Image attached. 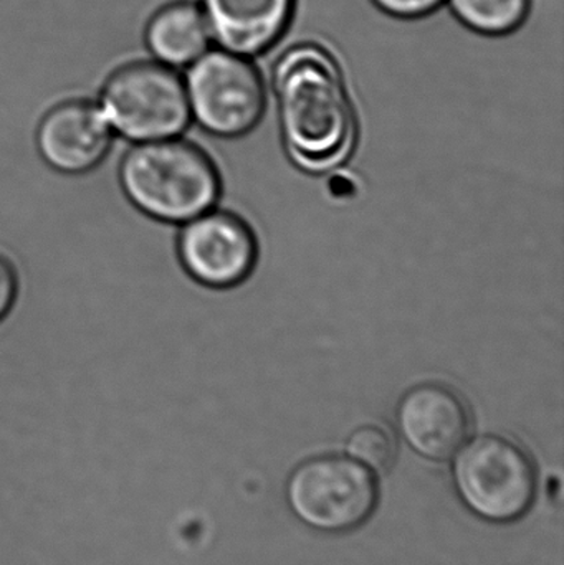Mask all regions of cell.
<instances>
[{
	"label": "cell",
	"mask_w": 564,
	"mask_h": 565,
	"mask_svg": "<svg viewBox=\"0 0 564 565\" xmlns=\"http://www.w3.org/2000/svg\"><path fill=\"white\" fill-rule=\"evenodd\" d=\"M185 89L191 118L212 138H242L264 116V83L237 53L211 52L195 60Z\"/></svg>",
	"instance_id": "8992f818"
},
{
	"label": "cell",
	"mask_w": 564,
	"mask_h": 565,
	"mask_svg": "<svg viewBox=\"0 0 564 565\" xmlns=\"http://www.w3.org/2000/svg\"><path fill=\"white\" fill-rule=\"evenodd\" d=\"M119 184L139 212L175 227L212 211L222 195L217 162L188 136L126 146Z\"/></svg>",
	"instance_id": "7a4b0ae2"
},
{
	"label": "cell",
	"mask_w": 564,
	"mask_h": 565,
	"mask_svg": "<svg viewBox=\"0 0 564 565\" xmlns=\"http://www.w3.org/2000/svg\"><path fill=\"white\" fill-rule=\"evenodd\" d=\"M295 0H204L209 30L228 52L258 55L284 35Z\"/></svg>",
	"instance_id": "30bf717a"
},
{
	"label": "cell",
	"mask_w": 564,
	"mask_h": 565,
	"mask_svg": "<svg viewBox=\"0 0 564 565\" xmlns=\"http://www.w3.org/2000/svg\"><path fill=\"white\" fill-rule=\"evenodd\" d=\"M175 250L185 274L205 288H235L257 264V241L244 218L212 211L179 225Z\"/></svg>",
	"instance_id": "52a82bcc"
},
{
	"label": "cell",
	"mask_w": 564,
	"mask_h": 565,
	"mask_svg": "<svg viewBox=\"0 0 564 565\" xmlns=\"http://www.w3.org/2000/svg\"><path fill=\"white\" fill-rule=\"evenodd\" d=\"M401 438L427 460H449L470 435V412L453 388L421 384L401 398L396 411Z\"/></svg>",
	"instance_id": "9c48e42d"
},
{
	"label": "cell",
	"mask_w": 564,
	"mask_h": 565,
	"mask_svg": "<svg viewBox=\"0 0 564 565\" xmlns=\"http://www.w3.org/2000/svg\"><path fill=\"white\" fill-rule=\"evenodd\" d=\"M7 108H10V106H7ZM12 109H17V111H23V113H26V115L33 116V118L39 119V122H40V119L43 118V115H45V113H43V109H40L39 106H35V105L29 106V108H22V106H17V108H12ZM46 166H49V164H46V162H45V168H43L42 174H40L39 184H36L35 192H33L32 199H30L29 205H26V209H25V212H23V215H25L26 211H29L30 204H32L33 198H35V194H36V191H39L40 184H42L43 179H45L46 172H49L50 168H46ZM23 215H22V217H23ZM20 222H22V218H20ZM20 222H19V224H20ZM17 227H19V225H17ZM15 231H17V228H15ZM15 231H13V232H15ZM10 237H12V235H10ZM7 242H9V241H7ZM2 248H0V250H2Z\"/></svg>",
	"instance_id": "2e32d148"
},
{
	"label": "cell",
	"mask_w": 564,
	"mask_h": 565,
	"mask_svg": "<svg viewBox=\"0 0 564 565\" xmlns=\"http://www.w3.org/2000/svg\"><path fill=\"white\" fill-rule=\"evenodd\" d=\"M353 460L373 470H386L394 460V441L386 430L376 425H364L353 431L347 445Z\"/></svg>",
	"instance_id": "4fadbf2b"
},
{
	"label": "cell",
	"mask_w": 564,
	"mask_h": 565,
	"mask_svg": "<svg viewBox=\"0 0 564 565\" xmlns=\"http://www.w3.org/2000/svg\"><path fill=\"white\" fill-rule=\"evenodd\" d=\"M211 40L204 13L192 3H174L156 13L148 43L156 58L168 66L192 65L204 55Z\"/></svg>",
	"instance_id": "8fae6325"
},
{
	"label": "cell",
	"mask_w": 564,
	"mask_h": 565,
	"mask_svg": "<svg viewBox=\"0 0 564 565\" xmlns=\"http://www.w3.org/2000/svg\"><path fill=\"white\" fill-rule=\"evenodd\" d=\"M453 473L462 503L489 523H512L535 501V463L510 438L483 435L470 441L457 457Z\"/></svg>",
	"instance_id": "277c9868"
},
{
	"label": "cell",
	"mask_w": 564,
	"mask_h": 565,
	"mask_svg": "<svg viewBox=\"0 0 564 565\" xmlns=\"http://www.w3.org/2000/svg\"><path fill=\"white\" fill-rule=\"evenodd\" d=\"M373 2L391 15L416 19L439 9L444 0H373Z\"/></svg>",
	"instance_id": "5bb4252c"
},
{
	"label": "cell",
	"mask_w": 564,
	"mask_h": 565,
	"mask_svg": "<svg viewBox=\"0 0 564 565\" xmlns=\"http://www.w3.org/2000/svg\"><path fill=\"white\" fill-rule=\"evenodd\" d=\"M115 139L98 103L89 98L56 103L40 119L35 135L43 161L62 174L92 171L111 151Z\"/></svg>",
	"instance_id": "ba28073f"
},
{
	"label": "cell",
	"mask_w": 564,
	"mask_h": 565,
	"mask_svg": "<svg viewBox=\"0 0 564 565\" xmlns=\"http://www.w3.org/2000/svg\"><path fill=\"white\" fill-rule=\"evenodd\" d=\"M377 498L376 478L370 468L341 455L304 461L285 484L291 513L320 533L357 530L376 510Z\"/></svg>",
	"instance_id": "5b68a950"
},
{
	"label": "cell",
	"mask_w": 564,
	"mask_h": 565,
	"mask_svg": "<svg viewBox=\"0 0 564 565\" xmlns=\"http://www.w3.org/2000/svg\"><path fill=\"white\" fill-rule=\"evenodd\" d=\"M450 6L469 29L486 35H506L522 25L530 0H450Z\"/></svg>",
	"instance_id": "7c38bea8"
},
{
	"label": "cell",
	"mask_w": 564,
	"mask_h": 565,
	"mask_svg": "<svg viewBox=\"0 0 564 565\" xmlns=\"http://www.w3.org/2000/svg\"><path fill=\"white\" fill-rule=\"evenodd\" d=\"M275 89L290 158L310 172L347 161L357 141V118L330 53L315 45L288 50L275 68Z\"/></svg>",
	"instance_id": "6da1fadb"
},
{
	"label": "cell",
	"mask_w": 564,
	"mask_h": 565,
	"mask_svg": "<svg viewBox=\"0 0 564 565\" xmlns=\"http://www.w3.org/2000/svg\"><path fill=\"white\" fill-rule=\"evenodd\" d=\"M96 103L116 138L129 145L181 138L191 128L185 83L166 65L135 63L118 70Z\"/></svg>",
	"instance_id": "3957f363"
},
{
	"label": "cell",
	"mask_w": 564,
	"mask_h": 565,
	"mask_svg": "<svg viewBox=\"0 0 564 565\" xmlns=\"http://www.w3.org/2000/svg\"><path fill=\"white\" fill-rule=\"evenodd\" d=\"M17 296V274L9 258L0 254V319L6 318Z\"/></svg>",
	"instance_id": "9a60e30c"
}]
</instances>
